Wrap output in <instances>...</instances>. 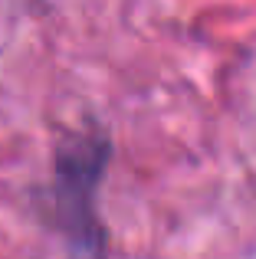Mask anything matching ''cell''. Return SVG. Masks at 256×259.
I'll list each match as a JSON object with an SVG mask.
<instances>
[{"mask_svg":"<svg viewBox=\"0 0 256 259\" xmlns=\"http://www.w3.org/2000/svg\"><path fill=\"white\" fill-rule=\"evenodd\" d=\"M112 138L102 125L82 121L56 135L50 158V217L63 259H109V230L99 213Z\"/></svg>","mask_w":256,"mask_h":259,"instance_id":"6da1fadb","label":"cell"}]
</instances>
